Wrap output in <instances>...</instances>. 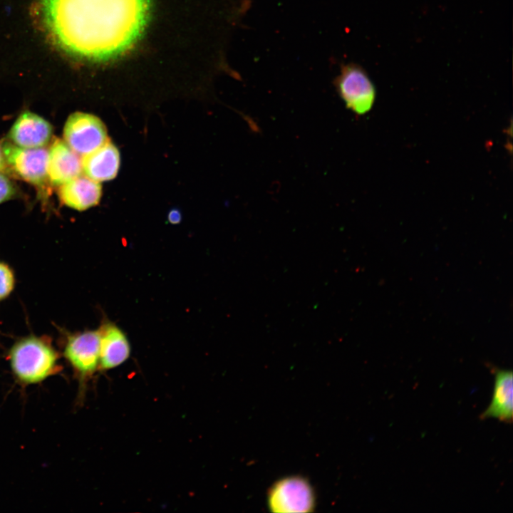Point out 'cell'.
I'll list each match as a JSON object with an SVG mask.
<instances>
[{
  "mask_svg": "<svg viewBox=\"0 0 513 513\" xmlns=\"http://www.w3.org/2000/svg\"><path fill=\"white\" fill-rule=\"evenodd\" d=\"M46 27L69 55L92 61L115 58L142 35L151 0H42Z\"/></svg>",
  "mask_w": 513,
  "mask_h": 513,
  "instance_id": "6da1fadb",
  "label": "cell"
},
{
  "mask_svg": "<svg viewBox=\"0 0 513 513\" xmlns=\"http://www.w3.org/2000/svg\"><path fill=\"white\" fill-rule=\"evenodd\" d=\"M9 359L14 377L25 385L38 384L60 371L58 354L43 338L28 336L18 341Z\"/></svg>",
  "mask_w": 513,
  "mask_h": 513,
  "instance_id": "7a4b0ae2",
  "label": "cell"
},
{
  "mask_svg": "<svg viewBox=\"0 0 513 513\" xmlns=\"http://www.w3.org/2000/svg\"><path fill=\"white\" fill-rule=\"evenodd\" d=\"M334 86L346 108L355 114L364 115L373 108L376 98L375 87L359 64H343L334 80Z\"/></svg>",
  "mask_w": 513,
  "mask_h": 513,
  "instance_id": "3957f363",
  "label": "cell"
},
{
  "mask_svg": "<svg viewBox=\"0 0 513 513\" xmlns=\"http://www.w3.org/2000/svg\"><path fill=\"white\" fill-rule=\"evenodd\" d=\"M268 507L273 512H311L316 504L314 489L300 476L279 480L269 488Z\"/></svg>",
  "mask_w": 513,
  "mask_h": 513,
  "instance_id": "277c9868",
  "label": "cell"
},
{
  "mask_svg": "<svg viewBox=\"0 0 513 513\" xmlns=\"http://www.w3.org/2000/svg\"><path fill=\"white\" fill-rule=\"evenodd\" d=\"M66 144L79 155H86L103 145L108 139L104 123L95 115L76 112L67 119L63 128Z\"/></svg>",
  "mask_w": 513,
  "mask_h": 513,
  "instance_id": "5b68a950",
  "label": "cell"
},
{
  "mask_svg": "<svg viewBox=\"0 0 513 513\" xmlns=\"http://www.w3.org/2000/svg\"><path fill=\"white\" fill-rule=\"evenodd\" d=\"M100 330L76 333L68 338L63 354L84 385L99 368Z\"/></svg>",
  "mask_w": 513,
  "mask_h": 513,
  "instance_id": "8992f818",
  "label": "cell"
},
{
  "mask_svg": "<svg viewBox=\"0 0 513 513\" xmlns=\"http://www.w3.org/2000/svg\"><path fill=\"white\" fill-rule=\"evenodd\" d=\"M1 149L6 165L22 180L36 186H42L48 180V150L43 147H21L9 141L4 142Z\"/></svg>",
  "mask_w": 513,
  "mask_h": 513,
  "instance_id": "52a82bcc",
  "label": "cell"
},
{
  "mask_svg": "<svg viewBox=\"0 0 513 513\" xmlns=\"http://www.w3.org/2000/svg\"><path fill=\"white\" fill-rule=\"evenodd\" d=\"M52 127L41 116L25 111L13 124L9 138L14 145L24 148L43 147L51 140Z\"/></svg>",
  "mask_w": 513,
  "mask_h": 513,
  "instance_id": "ba28073f",
  "label": "cell"
},
{
  "mask_svg": "<svg viewBox=\"0 0 513 513\" xmlns=\"http://www.w3.org/2000/svg\"><path fill=\"white\" fill-rule=\"evenodd\" d=\"M82 158L64 140L56 138L48 150L47 175L48 181L59 186L80 175Z\"/></svg>",
  "mask_w": 513,
  "mask_h": 513,
  "instance_id": "9c48e42d",
  "label": "cell"
},
{
  "mask_svg": "<svg viewBox=\"0 0 513 513\" xmlns=\"http://www.w3.org/2000/svg\"><path fill=\"white\" fill-rule=\"evenodd\" d=\"M100 330L99 368L103 370L117 368L130 357L131 347L125 332L109 321L104 322Z\"/></svg>",
  "mask_w": 513,
  "mask_h": 513,
  "instance_id": "30bf717a",
  "label": "cell"
},
{
  "mask_svg": "<svg viewBox=\"0 0 513 513\" xmlns=\"http://www.w3.org/2000/svg\"><path fill=\"white\" fill-rule=\"evenodd\" d=\"M58 187V195L61 202L78 211L97 205L102 195L100 184L86 175H80Z\"/></svg>",
  "mask_w": 513,
  "mask_h": 513,
  "instance_id": "8fae6325",
  "label": "cell"
},
{
  "mask_svg": "<svg viewBox=\"0 0 513 513\" xmlns=\"http://www.w3.org/2000/svg\"><path fill=\"white\" fill-rule=\"evenodd\" d=\"M120 163L118 149L107 140L93 152L83 156L82 170L89 178L98 182H104L116 177Z\"/></svg>",
  "mask_w": 513,
  "mask_h": 513,
  "instance_id": "7c38bea8",
  "label": "cell"
},
{
  "mask_svg": "<svg viewBox=\"0 0 513 513\" xmlns=\"http://www.w3.org/2000/svg\"><path fill=\"white\" fill-rule=\"evenodd\" d=\"M494 385L492 401L480 415L482 420L497 418L511 423L513 416L512 371L494 368Z\"/></svg>",
  "mask_w": 513,
  "mask_h": 513,
  "instance_id": "4fadbf2b",
  "label": "cell"
},
{
  "mask_svg": "<svg viewBox=\"0 0 513 513\" xmlns=\"http://www.w3.org/2000/svg\"><path fill=\"white\" fill-rule=\"evenodd\" d=\"M14 286V276L11 269L0 262V300L7 297Z\"/></svg>",
  "mask_w": 513,
  "mask_h": 513,
  "instance_id": "5bb4252c",
  "label": "cell"
},
{
  "mask_svg": "<svg viewBox=\"0 0 513 513\" xmlns=\"http://www.w3.org/2000/svg\"><path fill=\"white\" fill-rule=\"evenodd\" d=\"M16 194V188L11 180L0 172V204L10 200Z\"/></svg>",
  "mask_w": 513,
  "mask_h": 513,
  "instance_id": "9a60e30c",
  "label": "cell"
},
{
  "mask_svg": "<svg viewBox=\"0 0 513 513\" xmlns=\"http://www.w3.org/2000/svg\"><path fill=\"white\" fill-rule=\"evenodd\" d=\"M168 219L170 223H177L181 219V215L177 210H172L168 215Z\"/></svg>",
  "mask_w": 513,
  "mask_h": 513,
  "instance_id": "2e32d148",
  "label": "cell"
},
{
  "mask_svg": "<svg viewBox=\"0 0 513 513\" xmlns=\"http://www.w3.org/2000/svg\"><path fill=\"white\" fill-rule=\"evenodd\" d=\"M6 169V163L2 153L1 149L0 148V172H2Z\"/></svg>",
  "mask_w": 513,
  "mask_h": 513,
  "instance_id": "e0dca14e",
  "label": "cell"
}]
</instances>
